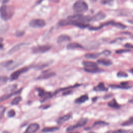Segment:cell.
Masks as SVG:
<instances>
[{
  "label": "cell",
  "mask_w": 133,
  "mask_h": 133,
  "mask_svg": "<svg viewBox=\"0 0 133 133\" xmlns=\"http://www.w3.org/2000/svg\"><path fill=\"white\" fill-rule=\"evenodd\" d=\"M39 128V126L37 123H32L28 127L24 133H35L38 130Z\"/></svg>",
  "instance_id": "6"
},
{
  "label": "cell",
  "mask_w": 133,
  "mask_h": 133,
  "mask_svg": "<svg viewBox=\"0 0 133 133\" xmlns=\"http://www.w3.org/2000/svg\"><path fill=\"white\" fill-rule=\"evenodd\" d=\"M128 82H122L121 83V85H123V86H127V84H128Z\"/></svg>",
  "instance_id": "37"
},
{
  "label": "cell",
  "mask_w": 133,
  "mask_h": 133,
  "mask_svg": "<svg viewBox=\"0 0 133 133\" xmlns=\"http://www.w3.org/2000/svg\"><path fill=\"white\" fill-rule=\"evenodd\" d=\"M130 50L129 49H118L115 51L116 54H122L124 52H127L130 51Z\"/></svg>",
  "instance_id": "31"
},
{
  "label": "cell",
  "mask_w": 133,
  "mask_h": 133,
  "mask_svg": "<svg viewBox=\"0 0 133 133\" xmlns=\"http://www.w3.org/2000/svg\"><path fill=\"white\" fill-rule=\"evenodd\" d=\"M5 110V108L2 107V106H0V113H2Z\"/></svg>",
  "instance_id": "38"
},
{
  "label": "cell",
  "mask_w": 133,
  "mask_h": 133,
  "mask_svg": "<svg viewBox=\"0 0 133 133\" xmlns=\"http://www.w3.org/2000/svg\"><path fill=\"white\" fill-rule=\"evenodd\" d=\"M100 54V53H88L86 54L84 57L87 59H94L96 58H97L99 56Z\"/></svg>",
  "instance_id": "18"
},
{
  "label": "cell",
  "mask_w": 133,
  "mask_h": 133,
  "mask_svg": "<svg viewBox=\"0 0 133 133\" xmlns=\"http://www.w3.org/2000/svg\"><path fill=\"white\" fill-rule=\"evenodd\" d=\"M71 92H72V90H71L67 89V90H66L65 91H64V92H63L62 95H68L70 94Z\"/></svg>",
  "instance_id": "36"
},
{
  "label": "cell",
  "mask_w": 133,
  "mask_h": 133,
  "mask_svg": "<svg viewBox=\"0 0 133 133\" xmlns=\"http://www.w3.org/2000/svg\"><path fill=\"white\" fill-rule=\"evenodd\" d=\"M59 129V128L58 127H45L42 129V131L44 132H55Z\"/></svg>",
  "instance_id": "17"
},
{
  "label": "cell",
  "mask_w": 133,
  "mask_h": 133,
  "mask_svg": "<svg viewBox=\"0 0 133 133\" xmlns=\"http://www.w3.org/2000/svg\"><path fill=\"white\" fill-rule=\"evenodd\" d=\"M97 62L105 66H109L112 64V62L110 60L107 59H103V58L98 59Z\"/></svg>",
  "instance_id": "14"
},
{
  "label": "cell",
  "mask_w": 133,
  "mask_h": 133,
  "mask_svg": "<svg viewBox=\"0 0 133 133\" xmlns=\"http://www.w3.org/2000/svg\"><path fill=\"white\" fill-rule=\"evenodd\" d=\"M70 133H78V132H70Z\"/></svg>",
  "instance_id": "46"
},
{
  "label": "cell",
  "mask_w": 133,
  "mask_h": 133,
  "mask_svg": "<svg viewBox=\"0 0 133 133\" xmlns=\"http://www.w3.org/2000/svg\"><path fill=\"white\" fill-rule=\"evenodd\" d=\"M114 0H101V3L104 5L112 4Z\"/></svg>",
  "instance_id": "30"
},
{
  "label": "cell",
  "mask_w": 133,
  "mask_h": 133,
  "mask_svg": "<svg viewBox=\"0 0 133 133\" xmlns=\"http://www.w3.org/2000/svg\"><path fill=\"white\" fill-rule=\"evenodd\" d=\"M124 46L126 48H133V44H130V43L126 44L124 45Z\"/></svg>",
  "instance_id": "35"
},
{
  "label": "cell",
  "mask_w": 133,
  "mask_h": 133,
  "mask_svg": "<svg viewBox=\"0 0 133 133\" xmlns=\"http://www.w3.org/2000/svg\"><path fill=\"white\" fill-rule=\"evenodd\" d=\"M108 105L109 107L113 108H115V109H118L119 108V105L117 103V102L114 99H113L112 100L110 101L108 103Z\"/></svg>",
  "instance_id": "20"
},
{
  "label": "cell",
  "mask_w": 133,
  "mask_h": 133,
  "mask_svg": "<svg viewBox=\"0 0 133 133\" xmlns=\"http://www.w3.org/2000/svg\"><path fill=\"white\" fill-rule=\"evenodd\" d=\"M8 77L5 76H0V86L3 85L7 83Z\"/></svg>",
  "instance_id": "25"
},
{
  "label": "cell",
  "mask_w": 133,
  "mask_h": 133,
  "mask_svg": "<svg viewBox=\"0 0 133 133\" xmlns=\"http://www.w3.org/2000/svg\"><path fill=\"white\" fill-rule=\"evenodd\" d=\"M87 4L83 0H78L73 5V9L77 14H82L88 10Z\"/></svg>",
  "instance_id": "2"
},
{
  "label": "cell",
  "mask_w": 133,
  "mask_h": 133,
  "mask_svg": "<svg viewBox=\"0 0 133 133\" xmlns=\"http://www.w3.org/2000/svg\"><path fill=\"white\" fill-rule=\"evenodd\" d=\"M109 24L115 26H116L117 28H120V29H125L126 27L124 24H122V23L115 22H114L113 21H109V22H106V23L103 24V25H109Z\"/></svg>",
  "instance_id": "9"
},
{
  "label": "cell",
  "mask_w": 133,
  "mask_h": 133,
  "mask_svg": "<svg viewBox=\"0 0 133 133\" xmlns=\"http://www.w3.org/2000/svg\"><path fill=\"white\" fill-rule=\"evenodd\" d=\"M87 121L88 119L86 118H81L78 123L76 124V125L77 126V127H82V126H84L87 122Z\"/></svg>",
  "instance_id": "22"
},
{
  "label": "cell",
  "mask_w": 133,
  "mask_h": 133,
  "mask_svg": "<svg viewBox=\"0 0 133 133\" xmlns=\"http://www.w3.org/2000/svg\"><path fill=\"white\" fill-rule=\"evenodd\" d=\"M109 124L104 121H98L96 122H95L94 124V127H101V126H104L105 125H108Z\"/></svg>",
  "instance_id": "23"
},
{
  "label": "cell",
  "mask_w": 133,
  "mask_h": 133,
  "mask_svg": "<svg viewBox=\"0 0 133 133\" xmlns=\"http://www.w3.org/2000/svg\"><path fill=\"white\" fill-rule=\"evenodd\" d=\"M82 63L85 68H93L97 66V64L92 61H84Z\"/></svg>",
  "instance_id": "15"
},
{
  "label": "cell",
  "mask_w": 133,
  "mask_h": 133,
  "mask_svg": "<svg viewBox=\"0 0 133 133\" xmlns=\"http://www.w3.org/2000/svg\"><path fill=\"white\" fill-rule=\"evenodd\" d=\"M102 54L105 56H109L111 54V52L109 50H105L103 51H102Z\"/></svg>",
  "instance_id": "34"
},
{
  "label": "cell",
  "mask_w": 133,
  "mask_h": 133,
  "mask_svg": "<svg viewBox=\"0 0 133 133\" xmlns=\"http://www.w3.org/2000/svg\"><path fill=\"white\" fill-rule=\"evenodd\" d=\"M132 124H133V117H130L129 119L123 123L122 125L123 126H128Z\"/></svg>",
  "instance_id": "27"
},
{
  "label": "cell",
  "mask_w": 133,
  "mask_h": 133,
  "mask_svg": "<svg viewBox=\"0 0 133 133\" xmlns=\"http://www.w3.org/2000/svg\"><path fill=\"white\" fill-rule=\"evenodd\" d=\"M129 103H133V98L130 99V100H129Z\"/></svg>",
  "instance_id": "41"
},
{
  "label": "cell",
  "mask_w": 133,
  "mask_h": 133,
  "mask_svg": "<svg viewBox=\"0 0 133 133\" xmlns=\"http://www.w3.org/2000/svg\"><path fill=\"white\" fill-rule=\"evenodd\" d=\"M94 90L97 91H107V88H105L104 84L102 82H101L98 84L97 86L94 88Z\"/></svg>",
  "instance_id": "19"
},
{
  "label": "cell",
  "mask_w": 133,
  "mask_h": 133,
  "mask_svg": "<svg viewBox=\"0 0 133 133\" xmlns=\"http://www.w3.org/2000/svg\"><path fill=\"white\" fill-rule=\"evenodd\" d=\"M26 43H20L19 44H17L16 45H15V46H14L13 47H12L8 51V53L10 54H13L16 51H17L18 50H19L20 49H21L22 47H23L24 46L26 45Z\"/></svg>",
  "instance_id": "10"
},
{
  "label": "cell",
  "mask_w": 133,
  "mask_h": 133,
  "mask_svg": "<svg viewBox=\"0 0 133 133\" xmlns=\"http://www.w3.org/2000/svg\"><path fill=\"white\" fill-rule=\"evenodd\" d=\"M130 72L131 73H132V74H133V68H132L131 69H130Z\"/></svg>",
  "instance_id": "43"
},
{
  "label": "cell",
  "mask_w": 133,
  "mask_h": 133,
  "mask_svg": "<svg viewBox=\"0 0 133 133\" xmlns=\"http://www.w3.org/2000/svg\"><path fill=\"white\" fill-rule=\"evenodd\" d=\"M71 115L70 114H68L65 115L61 117H60L59 119V121H58V123L60 124V123H62V122H64L68 121L71 118Z\"/></svg>",
  "instance_id": "21"
},
{
  "label": "cell",
  "mask_w": 133,
  "mask_h": 133,
  "mask_svg": "<svg viewBox=\"0 0 133 133\" xmlns=\"http://www.w3.org/2000/svg\"><path fill=\"white\" fill-rule=\"evenodd\" d=\"M46 25V22L44 20L41 19H35L30 21L29 25L31 27L37 28H43Z\"/></svg>",
  "instance_id": "3"
},
{
  "label": "cell",
  "mask_w": 133,
  "mask_h": 133,
  "mask_svg": "<svg viewBox=\"0 0 133 133\" xmlns=\"http://www.w3.org/2000/svg\"><path fill=\"white\" fill-rule=\"evenodd\" d=\"M3 133H10V132H9L8 131H4Z\"/></svg>",
  "instance_id": "44"
},
{
  "label": "cell",
  "mask_w": 133,
  "mask_h": 133,
  "mask_svg": "<svg viewBox=\"0 0 133 133\" xmlns=\"http://www.w3.org/2000/svg\"><path fill=\"white\" fill-rule=\"evenodd\" d=\"M126 132H127V130L122 129H118V130L114 131L112 133H126Z\"/></svg>",
  "instance_id": "32"
},
{
  "label": "cell",
  "mask_w": 133,
  "mask_h": 133,
  "mask_svg": "<svg viewBox=\"0 0 133 133\" xmlns=\"http://www.w3.org/2000/svg\"><path fill=\"white\" fill-rule=\"evenodd\" d=\"M88 133H95V132H93V131H90V132H88Z\"/></svg>",
  "instance_id": "45"
},
{
  "label": "cell",
  "mask_w": 133,
  "mask_h": 133,
  "mask_svg": "<svg viewBox=\"0 0 133 133\" xmlns=\"http://www.w3.org/2000/svg\"><path fill=\"white\" fill-rule=\"evenodd\" d=\"M128 22L130 23L131 24H133V20H128Z\"/></svg>",
  "instance_id": "40"
},
{
  "label": "cell",
  "mask_w": 133,
  "mask_h": 133,
  "mask_svg": "<svg viewBox=\"0 0 133 133\" xmlns=\"http://www.w3.org/2000/svg\"><path fill=\"white\" fill-rule=\"evenodd\" d=\"M9 0H3V3L4 4H6V3L8 2H9Z\"/></svg>",
  "instance_id": "39"
},
{
  "label": "cell",
  "mask_w": 133,
  "mask_h": 133,
  "mask_svg": "<svg viewBox=\"0 0 133 133\" xmlns=\"http://www.w3.org/2000/svg\"><path fill=\"white\" fill-rule=\"evenodd\" d=\"M105 18V15L102 12H99L96 14L94 16L91 18V21H97L103 19Z\"/></svg>",
  "instance_id": "7"
},
{
  "label": "cell",
  "mask_w": 133,
  "mask_h": 133,
  "mask_svg": "<svg viewBox=\"0 0 133 133\" xmlns=\"http://www.w3.org/2000/svg\"><path fill=\"white\" fill-rule=\"evenodd\" d=\"M3 47V45L2 44V43H0V49L2 48Z\"/></svg>",
  "instance_id": "42"
},
{
  "label": "cell",
  "mask_w": 133,
  "mask_h": 133,
  "mask_svg": "<svg viewBox=\"0 0 133 133\" xmlns=\"http://www.w3.org/2000/svg\"><path fill=\"white\" fill-rule=\"evenodd\" d=\"M117 76L119 77H127L128 76V74L125 72L119 71L117 73Z\"/></svg>",
  "instance_id": "28"
},
{
  "label": "cell",
  "mask_w": 133,
  "mask_h": 133,
  "mask_svg": "<svg viewBox=\"0 0 133 133\" xmlns=\"http://www.w3.org/2000/svg\"><path fill=\"white\" fill-rule=\"evenodd\" d=\"M15 114H16V112H15V111L13 109H11L8 112V116L10 117H14L15 115Z\"/></svg>",
  "instance_id": "29"
},
{
  "label": "cell",
  "mask_w": 133,
  "mask_h": 133,
  "mask_svg": "<svg viewBox=\"0 0 133 133\" xmlns=\"http://www.w3.org/2000/svg\"><path fill=\"white\" fill-rule=\"evenodd\" d=\"M24 34V32L23 31H17L15 33V34L17 37H21L23 36Z\"/></svg>",
  "instance_id": "33"
},
{
  "label": "cell",
  "mask_w": 133,
  "mask_h": 133,
  "mask_svg": "<svg viewBox=\"0 0 133 133\" xmlns=\"http://www.w3.org/2000/svg\"><path fill=\"white\" fill-rule=\"evenodd\" d=\"M84 70L88 73H98L101 72L103 71V70L101 69L98 68L97 67H93V68H85Z\"/></svg>",
  "instance_id": "12"
},
{
  "label": "cell",
  "mask_w": 133,
  "mask_h": 133,
  "mask_svg": "<svg viewBox=\"0 0 133 133\" xmlns=\"http://www.w3.org/2000/svg\"><path fill=\"white\" fill-rule=\"evenodd\" d=\"M28 69H29V68L28 67H23L19 70H18L14 72L13 73H12V74L10 76L11 80L17 79L22 73L26 72V71L28 70Z\"/></svg>",
  "instance_id": "5"
},
{
  "label": "cell",
  "mask_w": 133,
  "mask_h": 133,
  "mask_svg": "<svg viewBox=\"0 0 133 133\" xmlns=\"http://www.w3.org/2000/svg\"><path fill=\"white\" fill-rule=\"evenodd\" d=\"M70 37L69 35L66 34H62L58 37L57 42L59 44H61L64 42L70 41Z\"/></svg>",
  "instance_id": "8"
},
{
  "label": "cell",
  "mask_w": 133,
  "mask_h": 133,
  "mask_svg": "<svg viewBox=\"0 0 133 133\" xmlns=\"http://www.w3.org/2000/svg\"><path fill=\"white\" fill-rule=\"evenodd\" d=\"M83 47L81 44L77 43H71L67 45L68 49H74L77 48H83Z\"/></svg>",
  "instance_id": "13"
},
{
  "label": "cell",
  "mask_w": 133,
  "mask_h": 133,
  "mask_svg": "<svg viewBox=\"0 0 133 133\" xmlns=\"http://www.w3.org/2000/svg\"><path fill=\"white\" fill-rule=\"evenodd\" d=\"M111 88H122V89H128L130 87L129 86H123V85H111L110 86Z\"/></svg>",
  "instance_id": "26"
},
{
  "label": "cell",
  "mask_w": 133,
  "mask_h": 133,
  "mask_svg": "<svg viewBox=\"0 0 133 133\" xmlns=\"http://www.w3.org/2000/svg\"><path fill=\"white\" fill-rule=\"evenodd\" d=\"M50 49V47L48 45H42L34 47L32 48V51L34 53H43L48 51Z\"/></svg>",
  "instance_id": "4"
},
{
  "label": "cell",
  "mask_w": 133,
  "mask_h": 133,
  "mask_svg": "<svg viewBox=\"0 0 133 133\" xmlns=\"http://www.w3.org/2000/svg\"><path fill=\"white\" fill-rule=\"evenodd\" d=\"M55 75V72H47L42 74L41 75H39L37 79H47L49 78H50L52 77L53 76Z\"/></svg>",
  "instance_id": "11"
},
{
  "label": "cell",
  "mask_w": 133,
  "mask_h": 133,
  "mask_svg": "<svg viewBox=\"0 0 133 133\" xmlns=\"http://www.w3.org/2000/svg\"><path fill=\"white\" fill-rule=\"evenodd\" d=\"M14 8L10 6L3 5L0 7V15L1 18L5 21L9 20L13 16Z\"/></svg>",
  "instance_id": "1"
},
{
  "label": "cell",
  "mask_w": 133,
  "mask_h": 133,
  "mask_svg": "<svg viewBox=\"0 0 133 133\" xmlns=\"http://www.w3.org/2000/svg\"><path fill=\"white\" fill-rule=\"evenodd\" d=\"M131 133H133V131H132V132H131Z\"/></svg>",
  "instance_id": "47"
},
{
  "label": "cell",
  "mask_w": 133,
  "mask_h": 133,
  "mask_svg": "<svg viewBox=\"0 0 133 133\" xmlns=\"http://www.w3.org/2000/svg\"><path fill=\"white\" fill-rule=\"evenodd\" d=\"M88 99V96L87 95H84L80 96L77 99H76L75 100V102L77 103H83V102H85Z\"/></svg>",
  "instance_id": "16"
},
{
  "label": "cell",
  "mask_w": 133,
  "mask_h": 133,
  "mask_svg": "<svg viewBox=\"0 0 133 133\" xmlns=\"http://www.w3.org/2000/svg\"><path fill=\"white\" fill-rule=\"evenodd\" d=\"M22 98L20 96H17L15 97L11 101V104L12 105H17L20 103L21 101Z\"/></svg>",
  "instance_id": "24"
}]
</instances>
